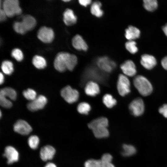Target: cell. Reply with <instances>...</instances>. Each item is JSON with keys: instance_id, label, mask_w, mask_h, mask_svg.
<instances>
[{"instance_id": "19", "label": "cell", "mask_w": 167, "mask_h": 167, "mask_svg": "<svg viewBox=\"0 0 167 167\" xmlns=\"http://www.w3.org/2000/svg\"><path fill=\"white\" fill-rule=\"evenodd\" d=\"M77 17L73 11L70 9H67L63 14V20L67 26L75 24L77 21Z\"/></svg>"}, {"instance_id": "22", "label": "cell", "mask_w": 167, "mask_h": 167, "mask_svg": "<svg viewBox=\"0 0 167 167\" xmlns=\"http://www.w3.org/2000/svg\"><path fill=\"white\" fill-rule=\"evenodd\" d=\"M32 63L34 66L38 69H42L46 66V62L42 57L36 55L33 57L32 59Z\"/></svg>"}, {"instance_id": "41", "label": "cell", "mask_w": 167, "mask_h": 167, "mask_svg": "<svg viewBox=\"0 0 167 167\" xmlns=\"http://www.w3.org/2000/svg\"><path fill=\"white\" fill-rule=\"evenodd\" d=\"M79 2L81 5L86 7L91 3V1L90 0H79Z\"/></svg>"}, {"instance_id": "12", "label": "cell", "mask_w": 167, "mask_h": 167, "mask_svg": "<svg viewBox=\"0 0 167 167\" xmlns=\"http://www.w3.org/2000/svg\"><path fill=\"white\" fill-rule=\"evenodd\" d=\"M14 130L15 132L23 135H28L32 131L31 126L26 121L19 120L14 125Z\"/></svg>"}, {"instance_id": "16", "label": "cell", "mask_w": 167, "mask_h": 167, "mask_svg": "<svg viewBox=\"0 0 167 167\" xmlns=\"http://www.w3.org/2000/svg\"><path fill=\"white\" fill-rule=\"evenodd\" d=\"M84 92L87 95L94 97L100 93V90L99 86L96 82L89 81L85 84Z\"/></svg>"}, {"instance_id": "3", "label": "cell", "mask_w": 167, "mask_h": 167, "mask_svg": "<svg viewBox=\"0 0 167 167\" xmlns=\"http://www.w3.org/2000/svg\"><path fill=\"white\" fill-rule=\"evenodd\" d=\"M108 120L105 117H100L95 119L88 124V126L91 129L95 136L97 138L108 137L109 133L107 128Z\"/></svg>"}, {"instance_id": "9", "label": "cell", "mask_w": 167, "mask_h": 167, "mask_svg": "<svg viewBox=\"0 0 167 167\" xmlns=\"http://www.w3.org/2000/svg\"><path fill=\"white\" fill-rule=\"evenodd\" d=\"M129 109L131 114L134 116L141 115L144 110V105L143 100L140 98L135 99L130 104Z\"/></svg>"}, {"instance_id": "7", "label": "cell", "mask_w": 167, "mask_h": 167, "mask_svg": "<svg viewBox=\"0 0 167 167\" xmlns=\"http://www.w3.org/2000/svg\"><path fill=\"white\" fill-rule=\"evenodd\" d=\"M61 95L65 101L69 104L75 102L79 99V93L76 89L67 86L61 90Z\"/></svg>"}, {"instance_id": "31", "label": "cell", "mask_w": 167, "mask_h": 167, "mask_svg": "<svg viewBox=\"0 0 167 167\" xmlns=\"http://www.w3.org/2000/svg\"><path fill=\"white\" fill-rule=\"evenodd\" d=\"M136 42L133 40H129L126 42L125 44L126 49L131 53L134 54L138 51V49L136 46Z\"/></svg>"}, {"instance_id": "8", "label": "cell", "mask_w": 167, "mask_h": 167, "mask_svg": "<svg viewBox=\"0 0 167 167\" xmlns=\"http://www.w3.org/2000/svg\"><path fill=\"white\" fill-rule=\"evenodd\" d=\"M117 86L118 92L122 96H125L131 92L130 81L125 75L120 74L119 75Z\"/></svg>"}, {"instance_id": "38", "label": "cell", "mask_w": 167, "mask_h": 167, "mask_svg": "<svg viewBox=\"0 0 167 167\" xmlns=\"http://www.w3.org/2000/svg\"><path fill=\"white\" fill-rule=\"evenodd\" d=\"M160 113L166 118H167V104L163 105L160 107L158 109Z\"/></svg>"}, {"instance_id": "35", "label": "cell", "mask_w": 167, "mask_h": 167, "mask_svg": "<svg viewBox=\"0 0 167 167\" xmlns=\"http://www.w3.org/2000/svg\"><path fill=\"white\" fill-rule=\"evenodd\" d=\"M84 167H102L101 160H88L85 162Z\"/></svg>"}, {"instance_id": "26", "label": "cell", "mask_w": 167, "mask_h": 167, "mask_svg": "<svg viewBox=\"0 0 167 167\" xmlns=\"http://www.w3.org/2000/svg\"><path fill=\"white\" fill-rule=\"evenodd\" d=\"M112 156L109 153L104 154L101 160L102 167H115L112 163Z\"/></svg>"}, {"instance_id": "25", "label": "cell", "mask_w": 167, "mask_h": 167, "mask_svg": "<svg viewBox=\"0 0 167 167\" xmlns=\"http://www.w3.org/2000/svg\"><path fill=\"white\" fill-rule=\"evenodd\" d=\"M1 68L3 72L7 75H11L14 71L13 63L9 60L3 61L1 64Z\"/></svg>"}, {"instance_id": "43", "label": "cell", "mask_w": 167, "mask_h": 167, "mask_svg": "<svg viewBox=\"0 0 167 167\" xmlns=\"http://www.w3.org/2000/svg\"><path fill=\"white\" fill-rule=\"evenodd\" d=\"M4 76L3 74L1 73L0 74V84H2L4 82Z\"/></svg>"}, {"instance_id": "21", "label": "cell", "mask_w": 167, "mask_h": 167, "mask_svg": "<svg viewBox=\"0 0 167 167\" xmlns=\"http://www.w3.org/2000/svg\"><path fill=\"white\" fill-rule=\"evenodd\" d=\"M140 32L139 29L134 26L130 25L125 30V36L128 40H133L139 38Z\"/></svg>"}, {"instance_id": "17", "label": "cell", "mask_w": 167, "mask_h": 167, "mask_svg": "<svg viewBox=\"0 0 167 167\" xmlns=\"http://www.w3.org/2000/svg\"><path fill=\"white\" fill-rule=\"evenodd\" d=\"M56 152L55 148L50 145H46L43 147L40 151V156L44 161L52 159Z\"/></svg>"}, {"instance_id": "40", "label": "cell", "mask_w": 167, "mask_h": 167, "mask_svg": "<svg viewBox=\"0 0 167 167\" xmlns=\"http://www.w3.org/2000/svg\"><path fill=\"white\" fill-rule=\"evenodd\" d=\"M161 64L163 67L167 70V56L163 58L161 61Z\"/></svg>"}, {"instance_id": "37", "label": "cell", "mask_w": 167, "mask_h": 167, "mask_svg": "<svg viewBox=\"0 0 167 167\" xmlns=\"http://www.w3.org/2000/svg\"><path fill=\"white\" fill-rule=\"evenodd\" d=\"M0 104L2 106L6 108H10L12 105V102L9 100L1 95H0Z\"/></svg>"}, {"instance_id": "5", "label": "cell", "mask_w": 167, "mask_h": 167, "mask_svg": "<svg viewBox=\"0 0 167 167\" xmlns=\"http://www.w3.org/2000/svg\"><path fill=\"white\" fill-rule=\"evenodd\" d=\"M2 7L7 17H11L19 15L22 13L19 1L17 0H5L2 3Z\"/></svg>"}, {"instance_id": "34", "label": "cell", "mask_w": 167, "mask_h": 167, "mask_svg": "<svg viewBox=\"0 0 167 167\" xmlns=\"http://www.w3.org/2000/svg\"><path fill=\"white\" fill-rule=\"evenodd\" d=\"M13 28L14 30L19 34H24L27 32L21 21L15 22L13 25Z\"/></svg>"}, {"instance_id": "45", "label": "cell", "mask_w": 167, "mask_h": 167, "mask_svg": "<svg viewBox=\"0 0 167 167\" xmlns=\"http://www.w3.org/2000/svg\"><path fill=\"white\" fill-rule=\"evenodd\" d=\"M63 1L65 2H69L70 1V0H63Z\"/></svg>"}, {"instance_id": "29", "label": "cell", "mask_w": 167, "mask_h": 167, "mask_svg": "<svg viewBox=\"0 0 167 167\" xmlns=\"http://www.w3.org/2000/svg\"><path fill=\"white\" fill-rule=\"evenodd\" d=\"M91 106L90 104L86 102H82L78 105L77 110L80 114L87 115L91 110Z\"/></svg>"}, {"instance_id": "24", "label": "cell", "mask_w": 167, "mask_h": 167, "mask_svg": "<svg viewBox=\"0 0 167 167\" xmlns=\"http://www.w3.org/2000/svg\"><path fill=\"white\" fill-rule=\"evenodd\" d=\"M102 101L105 106L109 108H113L116 105L117 103L116 100L109 94H106L103 96Z\"/></svg>"}, {"instance_id": "2", "label": "cell", "mask_w": 167, "mask_h": 167, "mask_svg": "<svg viewBox=\"0 0 167 167\" xmlns=\"http://www.w3.org/2000/svg\"><path fill=\"white\" fill-rule=\"evenodd\" d=\"M77 63V57L75 55L61 52L57 54L55 58L54 66L58 71L63 72L67 69L72 71Z\"/></svg>"}, {"instance_id": "10", "label": "cell", "mask_w": 167, "mask_h": 167, "mask_svg": "<svg viewBox=\"0 0 167 167\" xmlns=\"http://www.w3.org/2000/svg\"><path fill=\"white\" fill-rule=\"evenodd\" d=\"M37 37L42 42L46 43H50L54 39V32L51 28L43 26L37 32Z\"/></svg>"}, {"instance_id": "18", "label": "cell", "mask_w": 167, "mask_h": 167, "mask_svg": "<svg viewBox=\"0 0 167 167\" xmlns=\"http://www.w3.org/2000/svg\"><path fill=\"white\" fill-rule=\"evenodd\" d=\"M72 44L73 47L79 50L86 51L88 45L83 38L79 35H75L72 39Z\"/></svg>"}, {"instance_id": "27", "label": "cell", "mask_w": 167, "mask_h": 167, "mask_svg": "<svg viewBox=\"0 0 167 167\" xmlns=\"http://www.w3.org/2000/svg\"><path fill=\"white\" fill-rule=\"evenodd\" d=\"M122 154L124 156H129L135 153L136 150L135 148L131 145L124 144L122 145Z\"/></svg>"}, {"instance_id": "36", "label": "cell", "mask_w": 167, "mask_h": 167, "mask_svg": "<svg viewBox=\"0 0 167 167\" xmlns=\"http://www.w3.org/2000/svg\"><path fill=\"white\" fill-rule=\"evenodd\" d=\"M11 55L17 61L20 62L23 59V54L20 49L18 48L14 49L11 51Z\"/></svg>"}, {"instance_id": "33", "label": "cell", "mask_w": 167, "mask_h": 167, "mask_svg": "<svg viewBox=\"0 0 167 167\" xmlns=\"http://www.w3.org/2000/svg\"><path fill=\"white\" fill-rule=\"evenodd\" d=\"M23 95L27 99L31 101L36 97V93L33 89L29 88L23 92Z\"/></svg>"}, {"instance_id": "28", "label": "cell", "mask_w": 167, "mask_h": 167, "mask_svg": "<svg viewBox=\"0 0 167 167\" xmlns=\"http://www.w3.org/2000/svg\"><path fill=\"white\" fill-rule=\"evenodd\" d=\"M0 92L12 100L14 101L16 99V92L15 90L11 88H4L1 90Z\"/></svg>"}, {"instance_id": "14", "label": "cell", "mask_w": 167, "mask_h": 167, "mask_svg": "<svg viewBox=\"0 0 167 167\" xmlns=\"http://www.w3.org/2000/svg\"><path fill=\"white\" fill-rule=\"evenodd\" d=\"M120 68L126 76L132 77L136 73L135 65L131 60H127L123 62L121 65Z\"/></svg>"}, {"instance_id": "13", "label": "cell", "mask_w": 167, "mask_h": 167, "mask_svg": "<svg viewBox=\"0 0 167 167\" xmlns=\"http://www.w3.org/2000/svg\"><path fill=\"white\" fill-rule=\"evenodd\" d=\"M3 156L6 158L7 163L8 164L17 161L19 159V153L18 151L11 146H8L5 148Z\"/></svg>"}, {"instance_id": "32", "label": "cell", "mask_w": 167, "mask_h": 167, "mask_svg": "<svg viewBox=\"0 0 167 167\" xmlns=\"http://www.w3.org/2000/svg\"><path fill=\"white\" fill-rule=\"evenodd\" d=\"M38 137L35 135H31L28 139V143L29 146L32 149H36L39 143Z\"/></svg>"}, {"instance_id": "1", "label": "cell", "mask_w": 167, "mask_h": 167, "mask_svg": "<svg viewBox=\"0 0 167 167\" xmlns=\"http://www.w3.org/2000/svg\"><path fill=\"white\" fill-rule=\"evenodd\" d=\"M108 74L104 72L97 66L91 65L87 67L81 77L80 85H84L88 82L93 81L106 85L108 81Z\"/></svg>"}, {"instance_id": "39", "label": "cell", "mask_w": 167, "mask_h": 167, "mask_svg": "<svg viewBox=\"0 0 167 167\" xmlns=\"http://www.w3.org/2000/svg\"><path fill=\"white\" fill-rule=\"evenodd\" d=\"M7 17L6 13L3 9H1L0 11V21L3 22L5 21Z\"/></svg>"}, {"instance_id": "23", "label": "cell", "mask_w": 167, "mask_h": 167, "mask_svg": "<svg viewBox=\"0 0 167 167\" xmlns=\"http://www.w3.org/2000/svg\"><path fill=\"white\" fill-rule=\"evenodd\" d=\"M101 4L99 1L94 2L91 7V12L93 15L97 17H101L103 14V12L101 9Z\"/></svg>"}, {"instance_id": "20", "label": "cell", "mask_w": 167, "mask_h": 167, "mask_svg": "<svg viewBox=\"0 0 167 167\" xmlns=\"http://www.w3.org/2000/svg\"><path fill=\"white\" fill-rule=\"evenodd\" d=\"M21 22L27 32L33 29L36 24L35 19L29 15L24 16Z\"/></svg>"}, {"instance_id": "6", "label": "cell", "mask_w": 167, "mask_h": 167, "mask_svg": "<svg viewBox=\"0 0 167 167\" xmlns=\"http://www.w3.org/2000/svg\"><path fill=\"white\" fill-rule=\"evenodd\" d=\"M96 63L99 69L108 74L112 72L116 67V63L106 56L98 58Z\"/></svg>"}, {"instance_id": "15", "label": "cell", "mask_w": 167, "mask_h": 167, "mask_svg": "<svg viewBox=\"0 0 167 167\" xmlns=\"http://www.w3.org/2000/svg\"><path fill=\"white\" fill-rule=\"evenodd\" d=\"M140 63L146 69L151 70L156 65L157 61L156 58L153 56L145 54L141 56Z\"/></svg>"}, {"instance_id": "44", "label": "cell", "mask_w": 167, "mask_h": 167, "mask_svg": "<svg viewBox=\"0 0 167 167\" xmlns=\"http://www.w3.org/2000/svg\"><path fill=\"white\" fill-rule=\"evenodd\" d=\"M162 30L165 34L167 36V24L162 27Z\"/></svg>"}, {"instance_id": "42", "label": "cell", "mask_w": 167, "mask_h": 167, "mask_svg": "<svg viewBox=\"0 0 167 167\" xmlns=\"http://www.w3.org/2000/svg\"><path fill=\"white\" fill-rule=\"evenodd\" d=\"M45 167H57L54 163L49 162L46 164Z\"/></svg>"}, {"instance_id": "4", "label": "cell", "mask_w": 167, "mask_h": 167, "mask_svg": "<svg viewBox=\"0 0 167 167\" xmlns=\"http://www.w3.org/2000/svg\"><path fill=\"white\" fill-rule=\"evenodd\" d=\"M133 84L139 93L143 96H148L152 91L151 84L146 78L142 75L135 76L133 79Z\"/></svg>"}, {"instance_id": "30", "label": "cell", "mask_w": 167, "mask_h": 167, "mask_svg": "<svg viewBox=\"0 0 167 167\" xmlns=\"http://www.w3.org/2000/svg\"><path fill=\"white\" fill-rule=\"evenodd\" d=\"M143 6L147 10L152 11L157 7V1L156 0H143Z\"/></svg>"}, {"instance_id": "11", "label": "cell", "mask_w": 167, "mask_h": 167, "mask_svg": "<svg viewBox=\"0 0 167 167\" xmlns=\"http://www.w3.org/2000/svg\"><path fill=\"white\" fill-rule=\"evenodd\" d=\"M47 101V99L45 96L40 95L28 103L27 107L30 111H37L43 109L46 104Z\"/></svg>"}]
</instances>
